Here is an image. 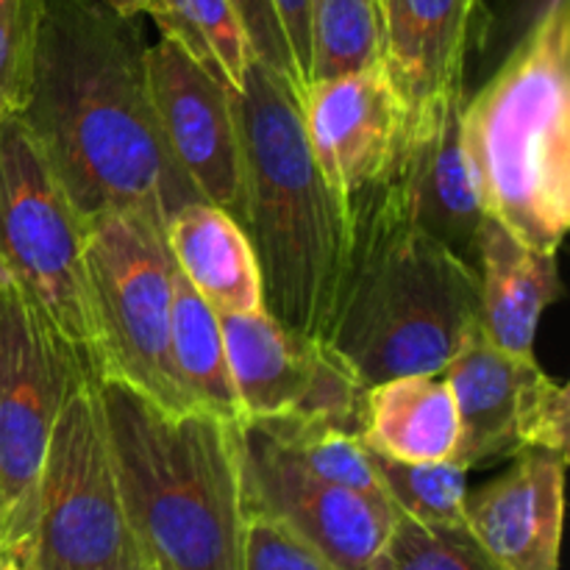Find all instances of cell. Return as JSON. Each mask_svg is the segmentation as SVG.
<instances>
[{
    "label": "cell",
    "instance_id": "obj_23",
    "mask_svg": "<svg viewBox=\"0 0 570 570\" xmlns=\"http://www.w3.org/2000/svg\"><path fill=\"white\" fill-rule=\"evenodd\" d=\"M248 423L265 432L267 440L309 476L356 490V493L387 499L373 468L371 451L362 443L360 434L328 426V423L298 421V417H271V421Z\"/></svg>",
    "mask_w": 570,
    "mask_h": 570
},
{
    "label": "cell",
    "instance_id": "obj_3",
    "mask_svg": "<svg viewBox=\"0 0 570 570\" xmlns=\"http://www.w3.org/2000/svg\"><path fill=\"white\" fill-rule=\"evenodd\" d=\"M111 462L148 570H243L248 504L239 423L167 410L98 379Z\"/></svg>",
    "mask_w": 570,
    "mask_h": 570
},
{
    "label": "cell",
    "instance_id": "obj_20",
    "mask_svg": "<svg viewBox=\"0 0 570 570\" xmlns=\"http://www.w3.org/2000/svg\"><path fill=\"white\" fill-rule=\"evenodd\" d=\"M362 443L399 462H456L460 410L443 373H412L371 384Z\"/></svg>",
    "mask_w": 570,
    "mask_h": 570
},
{
    "label": "cell",
    "instance_id": "obj_32",
    "mask_svg": "<svg viewBox=\"0 0 570 570\" xmlns=\"http://www.w3.org/2000/svg\"><path fill=\"white\" fill-rule=\"evenodd\" d=\"M106 3L109 9H115L117 14H126V17H142L148 14L150 9V0H100Z\"/></svg>",
    "mask_w": 570,
    "mask_h": 570
},
{
    "label": "cell",
    "instance_id": "obj_8",
    "mask_svg": "<svg viewBox=\"0 0 570 570\" xmlns=\"http://www.w3.org/2000/svg\"><path fill=\"white\" fill-rule=\"evenodd\" d=\"M0 265L98 367L87 220L20 117L0 122Z\"/></svg>",
    "mask_w": 570,
    "mask_h": 570
},
{
    "label": "cell",
    "instance_id": "obj_34",
    "mask_svg": "<svg viewBox=\"0 0 570 570\" xmlns=\"http://www.w3.org/2000/svg\"><path fill=\"white\" fill-rule=\"evenodd\" d=\"M0 549H6V538H3V527H0Z\"/></svg>",
    "mask_w": 570,
    "mask_h": 570
},
{
    "label": "cell",
    "instance_id": "obj_16",
    "mask_svg": "<svg viewBox=\"0 0 570 570\" xmlns=\"http://www.w3.org/2000/svg\"><path fill=\"white\" fill-rule=\"evenodd\" d=\"M568 456L523 451L479 490H468L465 527L504 570H560Z\"/></svg>",
    "mask_w": 570,
    "mask_h": 570
},
{
    "label": "cell",
    "instance_id": "obj_10",
    "mask_svg": "<svg viewBox=\"0 0 570 570\" xmlns=\"http://www.w3.org/2000/svg\"><path fill=\"white\" fill-rule=\"evenodd\" d=\"M239 401V423L298 417L360 434L367 384L321 340L262 312H217Z\"/></svg>",
    "mask_w": 570,
    "mask_h": 570
},
{
    "label": "cell",
    "instance_id": "obj_11",
    "mask_svg": "<svg viewBox=\"0 0 570 570\" xmlns=\"http://www.w3.org/2000/svg\"><path fill=\"white\" fill-rule=\"evenodd\" d=\"M462 423L456 465L484 468L523 451L568 456L570 390L534 356L495 348L482 332L443 371Z\"/></svg>",
    "mask_w": 570,
    "mask_h": 570
},
{
    "label": "cell",
    "instance_id": "obj_5",
    "mask_svg": "<svg viewBox=\"0 0 570 570\" xmlns=\"http://www.w3.org/2000/svg\"><path fill=\"white\" fill-rule=\"evenodd\" d=\"M462 148L484 215L557 254L570 226V3L465 98Z\"/></svg>",
    "mask_w": 570,
    "mask_h": 570
},
{
    "label": "cell",
    "instance_id": "obj_35",
    "mask_svg": "<svg viewBox=\"0 0 570 570\" xmlns=\"http://www.w3.org/2000/svg\"><path fill=\"white\" fill-rule=\"evenodd\" d=\"M0 527H3V504H0ZM6 538V534H3Z\"/></svg>",
    "mask_w": 570,
    "mask_h": 570
},
{
    "label": "cell",
    "instance_id": "obj_6",
    "mask_svg": "<svg viewBox=\"0 0 570 570\" xmlns=\"http://www.w3.org/2000/svg\"><path fill=\"white\" fill-rule=\"evenodd\" d=\"M98 373L56 417L33 495L31 570H148L111 462Z\"/></svg>",
    "mask_w": 570,
    "mask_h": 570
},
{
    "label": "cell",
    "instance_id": "obj_15",
    "mask_svg": "<svg viewBox=\"0 0 570 570\" xmlns=\"http://www.w3.org/2000/svg\"><path fill=\"white\" fill-rule=\"evenodd\" d=\"M462 104L465 89H454L410 109V128L393 178L412 220L476 271L479 237L488 215L479 204L462 148Z\"/></svg>",
    "mask_w": 570,
    "mask_h": 570
},
{
    "label": "cell",
    "instance_id": "obj_19",
    "mask_svg": "<svg viewBox=\"0 0 570 570\" xmlns=\"http://www.w3.org/2000/svg\"><path fill=\"white\" fill-rule=\"evenodd\" d=\"M173 262L215 312H262V273L245 228L220 206L193 200L165 226Z\"/></svg>",
    "mask_w": 570,
    "mask_h": 570
},
{
    "label": "cell",
    "instance_id": "obj_2",
    "mask_svg": "<svg viewBox=\"0 0 570 570\" xmlns=\"http://www.w3.org/2000/svg\"><path fill=\"white\" fill-rule=\"evenodd\" d=\"M476 334V271L412 220L395 178L351 195L348 250L323 343L371 387L443 373Z\"/></svg>",
    "mask_w": 570,
    "mask_h": 570
},
{
    "label": "cell",
    "instance_id": "obj_22",
    "mask_svg": "<svg viewBox=\"0 0 570 570\" xmlns=\"http://www.w3.org/2000/svg\"><path fill=\"white\" fill-rule=\"evenodd\" d=\"M148 17L161 37L176 39L232 92L243 87L256 56L232 0H150Z\"/></svg>",
    "mask_w": 570,
    "mask_h": 570
},
{
    "label": "cell",
    "instance_id": "obj_28",
    "mask_svg": "<svg viewBox=\"0 0 570 570\" xmlns=\"http://www.w3.org/2000/svg\"><path fill=\"white\" fill-rule=\"evenodd\" d=\"M570 0H479L473 42L484 78L560 6Z\"/></svg>",
    "mask_w": 570,
    "mask_h": 570
},
{
    "label": "cell",
    "instance_id": "obj_13",
    "mask_svg": "<svg viewBox=\"0 0 570 570\" xmlns=\"http://www.w3.org/2000/svg\"><path fill=\"white\" fill-rule=\"evenodd\" d=\"M150 104L178 170L200 200L243 217V142L232 89L176 39L148 45Z\"/></svg>",
    "mask_w": 570,
    "mask_h": 570
},
{
    "label": "cell",
    "instance_id": "obj_12",
    "mask_svg": "<svg viewBox=\"0 0 570 570\" xmlns=\"http://www.w3.org/2000/svg\"><path fill=\"white\" fill-rule=\"evenodd\" d=\"M239 443L248 512L282 521L337 568L379 570L395 523L387 499L309 476L250 423H239Z\"/></svg>",
    "mask_w": 570,
    "mask_h": 570
},
{
    "label": "cell",
    "instance_id": "obj_33",
    "mask_svg": "<svg viewBox=\"0 0 570 570\" xmlns=\"http://www.w3.org/2000/svg\"><path fill=\"white\" fill-rule=\"evenodd\" d=\"M0 570H31L20 557H14L11 551L0 549Z\"/></svg>",
    "mask_w": 570,
    "mask_h": 570
},
{
    "label": "cell",
    "instance_id": "obj_24",
    "mask_svg": "<svg viewBox=\"0 0 570 570\" xmlns=\"http://www.w3.org/2000/svg\"><path fill=\"white\" fill-rule=\"evenodd\" d=\"M384 61L382 0H309V81Z\"/></svg>",
    "mask_w": 570,
    "mask_h": 570
},
{
    "label": "cell",
    "instance_id": "obj_29",
    "mask_svg": "<svg viewBox=\"0 0 570 570\" xmlns=\"http://www.w3.org/2000/svg\"><path fill=\"white\" fill-rule=\"evenodd\" d=\"M243 570H343L282 521L248 512Z\"/></svg>",
    "mask_w": 570,
    "mask_h": 570
},
{
    "label": "cell",
    "instance_id": "obj_1",
    "mask_svg": "<svg viewBox=\"0 0 570 570\" xmlns=\"http://www.w3.org/2000/svg\"><path fill=\"white\" fill-rule=\"evenodd\" d=\"M145 53L139 17L100 0H42L20 120L83 220L137 212L165 232L181 206L200 198L156 126Z\"/></svg>",
    "mask_w": 570,
    "mask_h": 570
},
{
    "label": "cell",
    "instance_id": "obj_30",
    "mask_svg": "<svg viewBox=\"0 0 570 570\" xmlns=\"http://www.w3.org/2000/svg\"><path fill=\"white\" fill-rule=\"evenodd\" d=\"M232 3L237 9L239 20H243L256 59L271 67V70H276L278 76L287 78L301 98V92H304V78H301L298 65H295V56L289 50L287 33H284L282 26V17H278L273 0H232Z\"/></svg>",
    "mask_w": 570,
    "mask_h": 570
},
{
    "label": "cell",
    "instance_id": "obj_26",
    "mask_svg": "<svg viewBox=\"0 0 570 570\" xmlns=\"http://www.w3.org/2000/svg\"><path fill=\"white\" fill-rule=\"evenodd\" d=\"M379 570H504L468 527H423L395 510Z\"/></svg>",
    "mask_w": 570,
    "mask_h": 570
},
{
    "label": "cell",
    "instance_id": "obj_25",
    "mask_svg": "<svg viewBox=\"0 0 570 570\" xmlns=\"http://www.w3.org/2000/svg\"><path fill=\"white\" fill-rule=\"evenodd\" d=\"M371 460L384 495L401 515L423 527H465L468 468L456 462H399L373 451Z\"/></svg>",
    "mask_w": 570,
    "mask_h": 570
},
{
    "label": "cell",
    "instance_id": "obj_21",
    "mask_svg": "<svg viewBox=\"0 0 570 570\" xmlns=\"http://www.w3.org/2000/svg\"><path fill=\"white\" fill-rule=\"evenodd\" d=\"M170 354L178 382L195 410L239 423V401L228 367L217 312L200 298L173 262Z\"/></svg>",
    "mask_w": 570,
    "mask_h": 570
},
{
    "label": "cell",
    "instance_id": "obj_7",
    "mask_svg": "<svg viewBox=\"0 0 570 570\" xmlns=\"http://www.w3.org/2000/svg\"><path fill=\"white\" fill-rule=\"evenodd\" d=\"M87 273L98 332V376L167 410H195L170 354L173 256L165 232L137 212L87 220Z\"/></svg>",
    "mask_w": 570,
    "mask_h": 570
},
{
    "label": "cell",
    "instance_id": "obj_17",
    "mask_svg": "<svg viewBox=\"0 0 570 570\" xmlns=\"http://www.w3.org/2000/svg\"><path fill=\"white\" fill-rule=\"evenodd\" d=\"M384 65L410 109L465 89L479 0H382Z\"/></svg>",
    "mask_w": 570,
    "mask_h": 570
},
{
    "label": "cell",
    "instance_id": "obj_31",
    "mask_svg": "<svg viewBox=\"0 0 570 570\" xmlns=\"http://www.w3.org/2000/svg\"><path fill=\"white\" fill-rule=\"evenodd\" d=\"M273 6L282 17L289 50H293L306 89V81H309V0H273Z\"/></svg>",
    "mask_w": 570,
    "mask_h": 570
},
{
    "label": "cell",
    "instance_id": "obj_14",
    "mask_svg": "<svg viewBox=\"0 0 570 570\" xmlns=\"http://www.w3.org/2000/svg\"><path fill=\"white\" fill-rule=\"evenodd\" d=\"M306 142L332 193L351 195L387 181L404 150L410 104L384 61L306 83L298 98Z\"/></svg>",
    "mask_w": 570,
    "mask_h": 570
},
{
    "label": "cell",
    "instance_id": "obj_9",
    "mask_svg": "<svg viewBox=\"0 0 570 570\" xmlns=\"http://www.w3.org/2000/svg\"><path fill=\"white\" fill-rule=\"evenodd\" d=\"M89 373L98 367L87 351L14 284L0 287V504L6 551L26 566L50 432Z\"/></svg>",
    "mask_w": 570,
    "mask_h": 570
},
{
    "label": "cell",
    "instance_id": "obj_27",
    "mask_svg": "<svg viewBox=\"0 0 570 570\" xmlns=\"http://www.w3.org/2000/svg\"><path fill=\"white\" fill-rule=\"evenodd\" d=\"M42 0H0V122L26 111L37 65Z\"/></svg>",
    "mask_w": 570,
    "mask_h": 570
},
{
    "label": "cell",
    "instance_id": "obj_18",
    "mask_svg": "<svg viewBox=\"0 0 570 570\" xmlns=\"http://www.w3.org/2000/svg\"><path fill=\"white\" fill-rule=\"evenodd\" d=\"M479 332L495 348L534 356L540 317L562 295L557 254H543L484 220L476 256Z\"/></svg>",
    "mask_w": 570,
    "mask_h": 570
},
{
    "label": "cell",
    "instance_id": "obj_4",
    "mask_svg": "<svg viewBox=\"0 0 570 570\" xmlns=\"http://www.w3.org/2000/svg\"><path fill=\"white\" fill-rule=\"evenodd\" d=\"M243 142V217L262 273L265 312L326 340L348 250V204L312 159L293 83L259 59L232 92Z\"/></svg>",
    "mask_w": 570,
    "mask_h": 570
}]
</instances>
